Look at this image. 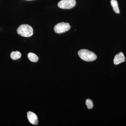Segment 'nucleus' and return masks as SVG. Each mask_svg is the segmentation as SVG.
<instances>
[{
    "label": "nucleus",
    "instance_id": "1",
    "mask_svg": "<svg viewBox=\"0 0 126 126\" xmlns=\"http://www.w3.org/2000/svg\"><path fill=\"white\" fill-rule=\"evenodd\" d=\"M79 56L82 60L87 62H91L96 60L97 57L93 52L86 49H82L79 50Z\"/></svg>",
    "mask_w": 126,
    "mask_h": 126
},
{
    "label": "nucleus",
    "instance_id": "10",
    "mask_svg": "<svg viewBox=\"0 0 126 126\" xmlns=\"http://www.w3.org/2000/svg\"><path fill=\"white\" fill-rule=\"evenodd\" d=\"M86 103L88 109H92L93 107V104L91 99H88L86 100Z\"/></svg>",
    "mask_w": 126,
    "mask_h": 126
},
{
    "label": "nucleus",
    "instance_id": "6",
    "mask_svg": "<svg viewBox=\"0 0 126 126\" xmlns=\"http://www.w3.org/2000/svg\"><path fill=\"white\" fill-rule=\"evenodd\" d=\"M126 60V58L122 52H120L115 55L113 63L115 65H117L121 63H123Z\"/></svg>",
    "mask_w": 126,
    "mask_h": 126
},
{
    "label": "nucleus",
    "instance_id": "8",
    "mask_svg": "<svg viewBox=\"0 0 126 126\" xmlns=\"http://www.w3.org/2000/svg\"><path fill=\"white\" fill-rule=\"evenodd\" d=\"M28 58L31 62L36 63L38 61L39 58L36 54L32 53H29L27 55Z\"/></svg>",
    "mask_w": 126,
    "mask_h": 126
},
{
    "label": "nucleus",
    "instance_id": "7",
    "mask_svg": "<svg viewBox=\"0 0 126 126\" xmlns=\"http://www.w3.org/2000/svg\"><path fill=\"white\" fill-rule=\"evenodd\" d=\"M111 4L112 6L113 11L115 13L119 14L120 11L118 7V3L116 0H111Z\"/></svg>",
    "mask_w": 126,
    "mask_h": 126
},
{
    "label": "nucleus",
    "instance_id": "3",
    "mask_svg": "<svg viewBox=\"0 0 126 126\" xmlns=\"http://www.w3.org/2000/svg\"><path fill=\"white\" fill-rule=\"evenodd\" d=\"M70 28L69 23L62 22L57 24L54 26V29L56 33L61 34L68 31Z\"/></svg>",
    "mask_w": 126,
    "mask_h": 126
},
{
    "label": "nucleus",
    "instance_id": "11",
    "mask_svg": "<svg viewBox=\"0 0 126 126\" xmlns=\"http://www.w3.org/2000/svg\"><path fill=\"white\" fill-rule=\"evenodd\" d=\"M26 0V1H32V0Z\"/></svg>",
    "mask_w": 126,
    "mask_h": 126
},
{
    "label": "nucleus",
    "instance_id": "4",
    "mask_svg": "<svg viewBox=\"0 0 126 126\" xmlns=\"http://www.w3.org/2000/svg\"><path fill=\"white\" fill-rule=\"evenodd\" d=\"M76 4L75 0H61L58 3V6L63 9H70Z\"/></svg>",
    "mask_w": 126,
    "mask_h": 126
},
{
    "label": "nucleus",
    "instance_id": "9",
    "mask_svg": "<svg viewBox=\"0 0 126 126\" xmlns=\"http://www.w3.org/2000/svg\"><path fill=\"white\" fill-rule=\"evenodd\" d=\"M21 54L19 51H13L11 53L10 57L13 60H16L20 58L21 57Z\"/></svg>",
    "mask_w": 126,
    "mask_h": 126
},
{
    "label": "nucleus",
    "instance_id": "5",
    "mask_svg": "<svg viewBox=\"0 0 126 126\" xmlns=\"http://www.w3.org/2000/svg\"><path fill=\"white\" fill-rule=\"evenodd\" d=\"M27 118L29 121L32 124L37 125L38 123L37 116L34 113L29 111L27 113Z\"/></svg>",
    "mask_w": 126,
    "mask_h": 126
},
{
    "label": "nucleus",
    "instance_id": "2",
    "mask_svg": "<svg viewBox=\"0 0 126 126\" xmlns=\"http://www.w3.org/2000/svg\"><path fill=\"white\" fill-rule=\"evenodd\" d=\"M17 33L23 37H30L33 34V30L29 25L23 24L20 26L17 29Z\"/></svg>",
    "mask_w": 126,
    "mask_h": 126
}]
</instances>
